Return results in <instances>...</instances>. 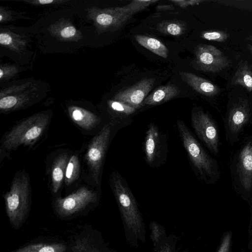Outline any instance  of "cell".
<instances>
[{
  "instance_id": "cell-1",
  "label": "cell",
  "mask_w": 252,
  "mask_h": 252,
  "mask_svg": "<svg viewBox=\"0 0 252 252\" xmlns=\"http://www.w3.org/2000/svg\"><path fill=\"white\" fill-rule=\"evenodd\" d=\"M110 183L120 211L127 242L137 247L146 240V227L136 200L127 184L117 171L112 173Z\"/></svg>"
},
{
  "instance_id": "cell-2",
  "label": "cell",
  "mask_w": 252,
  "mask_h": 252,
  "mask_svg": "<svg viewBox=\"0 0 252 252\" xmlns=\"http://www.w3.org/2000/svg\"><path fill=\"white\" fill-rule=\"evenodd\" d=\"M4 199L10 225L15 230L20 229L29 217L31 204L30 180L25 172L15 176Z\"/></svg>"
},
{
  "instance_id": "cell-3",
  "label": "cell",
  "mask_w": 252,
  "mask_h": 252,
  "mask_svg": "<svg viewBox=\"0 0 252 252\" xmlns=\"http://www.w3.org/2000/svg\"><path fill=\"white\" fill-rule=\"evenodd\" d=\"M49 122V116L43 113L27 118L5 134L1 140V148L10 151L21 145L35 142L43 135Z\"/></svg>"
},
{
  "instance_id": "cell-4",
  "label": "cell",
  "mask_w": 252,
  "mask_h": 252,
  "mask_svg": "<svg viewBox=\"0 0 252 252\" xmlns=\"http://www.w3.org/2000/svg\"><path fill=\"white\" fill-rule=\"evenodd\" d=\"M98 193L86 187H81L64 197L54 199L53 208L55 214L61 220H69L86 215L97 205Z\"/></svg>"
},
{
  "instance_id": "cell-5",
  "label": "cell",
  "mask_w": 252,
  "mask_h": 252,
  "mask_svg": "<svg viewBox=\"0 0 252 252\" xmlns=\"http://www.w3.org/2000/svg\"><path fill=\"white\" fill-rule=\"evenodd\" d=\"M178 129L184 148L196 170L206 181L215 175L213 161L194 137L185 124L177 122Z\"/></svg>"
},
{
  "instance_id": "cell-6",
  "label": "cell",
  "mask_w": 252,
  "mask_h": 252,
  "mask_svg": "<svg viewBox=\"0 0 252 252\" xmlns=\"http://www.w3.org/2000/svg\"><path fill=\"white\" fill-rule=\"evenodd\" d=\"M111 130V124L104 126L92 139L85 155L91 177L97 186L100 184L101 169L110 141Z\"/></svg>"
},
{
  "instance_id": "cell-7",
  "label": "cell",
  "mask_w": 252,
  "mask_h": 252,
  "mask_svg": "<svg viewBox=\"0 0 252 252\" xmlns=\"http://www.w3.org/2000/svg\"><path fill=\"white\" fill-rule=\"evenodd\" d=\"M68 243L69 252H116L105 241L102 233L91 224L84 225Z\"/></svg>"
},
{
  "instance_id": "cell-8",
  "label": "cell",
  "mask_w": 252,
  "mask_h": 252,
  "mask_svg": "<svg viewBox=\"0 0 252 252\" xmlns=\"http://www.w3.org/2000/svg\"><path fill=\"white\" fill-rule=\"evenodd\" d=\"M193 67L206 72H220L229 66L231 61L216 46L205 44L197 45L194 51Z\"/></svg>"
},
{
  "instance_id": "cell-9",
  "label": "cell",
  "mask_w": 252,
  "mask_h": 252,
  "mask_svg": "<svg viewBox=\"0 0 252 252\" xmlns=\"http://www.w3.org/2000/svg\"><path fill=\"white\" fill-rule=\"evenodd\" d=\"M192 126L198 137L212 152L219 151V134L217 127L209 115L202 110L192 112Z\"/></svg>"
},
{
  "instance_id": "cell-10",
  "label": "cell",
  "mask_w": 252,
  "mask_h": 252,
  "mask_svg": "<svg viewBox=\"0 0 252 252\" xmlns=\"http://www.w3.org/2000/svg\"><path fill=\"white\" fill-rule=\"evenodd\" d=\"M155 82V78L142 79L130 87L117 93L114 98L136 109L143 103Z\"/></svg>"
},
{
  "instance_id": "cell-11",
  "label": "cell",
  "mask_w": 252,
  "mask_h": 252,
  "mask_svg": "<svg viewBox=\"0 0 252 252\" xmlns=\"http://www.w3.org/2000/svg\"><path fill=\"white\" fill-rule=\"evenodd\" d=\"M10 252H69L68 242L46 239L33 241Z\"/></svg>"
},
{
  "instance_id": "cell-12",
  "label": "cell",
  "mask_w": 252,
  "mask_h": 252,
  "mask_svg": "<svg viewBox=\"0 0 252 252\" xmlns=\"http://www.w3.org/2000/svg\"><path fill=\"white\" fill-rule=\"evenodd\" d=\"M183 81L194 90L207 96L216 95L220 91L219 87L212 82L195 74L187 72L180 73Z\"/></svg>"
},
{
  "instance_id": "cell-13",
  "label": "cell",
  "mask_w": 252,
  "mask_h": 252,
  "mask_svg": "<svg viewBox=\"0 0 252 252\" xmlns=\"http://www.w3.org/2000/svg\"><path fill=\"white\" fill-rule=\"evenodd\" d=\"M239 171L243 187L247 190L252 187V144L248 143L239 155Z\"/></svg>"
},
{
  "instance_id": "cell-14",
  "label": "cell",
  "mask_w": 252,
  "mask_h": 252,
  "mask_svg": "<svg viewBox=\"0 0 252 252\" xmlns=\"http://www.w3.org/2000/svg\"><path fill=\"white\" fill-rule=\"evenodd\" d=\"M250 109L247 100L241 99L230 110L228 126L232 132H238L248 121Z\"/></svg>"
},
{
  "instance_id": "cell-15",
  "label": "cell",
  "mask_w": 252,
  "mask_h": 252,
  "mask_svg": "<svg viewBox=\"0 0 252 252\" xmlns=\"http://www.w3.org/2000/svg\"><path fill=\"white\" fill-rule=\"evenodd\" d=\"M160 140L158 127L151 124L146 133L144 148L146 161L149 164H152L159 154Z\"/></svg>"
},
{
  "instance_id": "cell-16",
  "label": "cell",
  "mask_w": 252,
  "mask_h": 252,
  "mask_svg": "<svg viewBox=\"0 0 252 252\" xmlns=\"http://www.w3.org/2000/svg\"><path fill=\"white\" fill-rule=\"evenodd\" d=\"M69 114L75 124L87 130L92 129L100 123L99 118L95 114L79 107L70 108Z\"/></svg>"
},
{
  "instance_id": "cell-17",
  "label": "cell",
  "mask_w": 252,
  "mask_h": 252,
  "mask_svg": "<svg viewBox=\"0 0 252 252\" xmlns=\"http://www.w3.org/2000/svg\"><path fill=\"white\" fill-rule=\"evenodd\" d=\"M180 92L178 87L174 84L161 86L147 96L143 104L154 105L164 103L177 96Z\"/></svg>"
},
{
  "instance_id": "cell-18",
  "label": "cell",
  "mask_w": 252,
  "mask_h": 252,
  "mask_svg": "<svg viewBox=\"0 0 252 252\" xmlns=\"http://www.w3.org/2000/svg\"><path fill=\"white\" fill-rule=\"evenodd\" d=\"M69 157L66 153L60 155L54 160L51 170L52 192L56 194L64 180L65 170Z\"/></svg>"
},
{
  "instance_id": "cell-19",
  "label": "cell",
  "mask_w": 252,
  "mask_h": 252,
  "mask_svg": "<svg viewBox=\"0 0 252 252\" xmlns=\"http://www.w3.org/2000/svg\"><path fill=\"white\" fill-rule=\"evenodd\" d=\"M233 85H240L248 92H252V67L246 60H242L238 64L232 78Z\"/></svg>"
},
{
  "instance_id": "cell-20",
  "label": "cell",
  "mask_w": 252,
  "mask_h": 252,
  "mask_svg": "<svg viewBox=\"0 0 252 252\" xmlns=\"http://www.w3.org/2000/svg\"><path fill=\"white\" fill-rule=\"evenodd\" d=\"M135 38L145 48L163 58H167L169 53L168 48L158 39L144 35H136Z\"/></svg>"
},
{
  "instance_id": "cell-21",
  "label": "cell",
  "mask_w": 252,
  "mask_h": 252,
  "mask_svg": "<svg viewBox=\"0 0 252 252\" xmlns=\"http://www.w3.org/2000/svg\"><path fill=\"white\" fill-rule=\"evenodd\" d=\"M80 161L78 156L73 155L69 158L64 177L66 185H70L76 181L79 176Z\"/></svg>"
},
{
  "instance_id": "cell-22",
  "label": "cell",
  "mask_w": 252,
  "mask_h": 252,
  "mask_svg": "<svg viewBox=\"0 0 252 252\" xmlns=\"http://www.w3.org/2000/svg\"><path fill=\"white\" fill-rule=\"evenodd\" d=\"M158 29L165 34L178 36L182 34L185 30L183 24L178 21H165L158 25Z\"/></svg>"
},
{
  "instance_id": "cell-23",
  "label": "cell",
  "mask_w": 252,
  "mask_h": 252,
  "mask_svg": "<svg viewBox=\"0 0 252 252\" xmlns=\"http://www.w3.org/2000/svg\"><path fill=\"white\" fill-rule=\"evenodd\" d=\"M150 228L151 236L154 246V251H155L167 236L164 228L155 221H151Z\"/></svg>"
},
{
  "instance_id": "cell-24",
  "label": "cell",
  "mask_w": 252,
  "mask_h": 252,
  "mask_svg": "<svg viewBox=\"0 0 252 252\" xmlns=\"http://www.w3.org/2000/svg\"><path fill=\"white\" fill-rule=\"evenodd\" d=\"M158 1V0H134L123 7L127 14L132 16L133 14L146 9L150 5Z\"/></svg>"
},
{
  "instance_id": "cell-25",
  "label": "cell",
  "mask_w": 252,
  "mask_h": 252,
  "mask_svg": "<svg viewBox=\"0 0 252 252\" xmlns=\"http://www.w3.org/2000/svg\"><path fill=\"white\" fill-rule=\"evenodd\" d=\"M201 36L209 41L223 42L229 37V34L222 31H208L202 32Z\"/></svg>"
},
{
  "instance_id": "cell-26",
  "label": "cell",
  "mask_w": 252,
  "mask_h": 252,
  "mask_svg": "<svg viewBox=\"0 0 252 252\" xmlns=\"http://www.w3.org/2000/svg\"><path fill=\"white\" fill-rule=\"evenodd\" d=\"M109 106L113 111L126 115H129L133 113L136 109L124 102L111 100L109 101Z\"/></svg>"
},
{
  "instance_id": "cell-27",
  "label": "cell",
  "mask_w": 252,
  "mask_h": 252,
  "mask_svg": "<svg viewBox=\"0 0 252 252\" xmlns=\"http://www.w3.org/2000/svg\"><path fill=\"white\" fill-rule=\"evenodd\" d=\"M154 252H177L175 239L171 236H167Z\"/></svg>"
},
{
  "instance_id": "cell-28",
  "label": "cell",
  "mask_w": 252,
  "mask_h": 252,
  "mask_svg": "<svg viewBox=\"0 0 252 252\" xmlns=\"http://www.w3.org/2000/svg\"><path fill=\"white\" fill-rule=\"evenodd\" d=\"M170 1L180 6L182 8H186L189 6L198 5L200 3L205 1L202 0H171Z\"/></svg>"
},
{
  "instance_id": "cell-29",
  "label": "cell",
  "mask_w": 252,
  "mask_h": 252,
  "mask_svg": "<svg viewBox=\"0 0 252 252\" xmlns=\"http://www.w3.org/2000/svg\"><path fill=\"white\" fill-rule=\"evenodd\" d=\"M231 238L230 233H228L223 237L218 252H229Z\"/></svg>"
},
{
  "instance_id": "cell-30",
  "label": "cell",
  "mask_w": 252,
  "mask_h": 252,
  "mask_svg": "<svg viewBox=\"0 0 252 252\" xmlns=\"http://www.w3.org/2000/svg\"><path fill=\"white\" fill-rule=\"evenodd\" d=\"M75 33V28L72 26H69L65 27L61 31V35L63 38H69L74 36Z\"/></svg>"
},
{
  "instance_id": "cell-31",
  "label": "cell",
  "mask_w": 252,
  "mask_h": 252,
  "mask_svg": "<svg viewBox=\"0 0 252 252\" xmlns=\"http://www.w3.org/2000/svg\"><path fill=\"white\" fill-rule=\"evenodd\" d=\"M12 37L5 32H1L0 34V43L1 45H7L12 42Z\"/></svg>"
},
{
  "instance_id": "cell-32",
  "label": "cell",
  "mask_w": 252,
  "mask_h": 252,
  "mask_svg": "<svg viewBox=\"0 0 252 252\" xmlns=\"http://www.w3.org/2000/svg\"><path fill=\"white\" fill-rule=\"evenodd\" d=\"M173 8L172 5H160L157 6V9L159 10H167Z\"/></svg>"
},
{
  "instance_id": "cell-33",
  "label": "cell",
  "mask_w": 252,
  "mask_h": 252,
  "mask_svg": "<svg viewBox=\"0 0 252 252\" xmlns=\"http://www.w3.org/2000/svg\"><path fill=\"white\" fill-rule=\"evenodd\" d=\"M54 1L52 0H38V2L42 4H49L53 2Z\"/></svg>"
},
{
  "instance_id": "cell-34",
  "label": "cell",
  "mask_w": 252,
  "mask_h": 252,
  "mask_svg": "<svg viewBox=\"0 0 252 252\" xmlns=\"http://www.w3.org/2000/svg\"><path fill=\"white\" fill-rule=\"evenodd\" d=\"M247 49L249 51L251 55L252 56V45L251 44H248L247 45Z\"/></svg>"
},
{
  "instance_id": "cell-35",
  "label": "cell",
  "mask_w": 252,
  "mask_h": 252,
  "mask_svg": "<svg viewBox=\"0 0 252 252\" xmlns=\"http://www.w3.org/2000/svg\"><path fill=\"white\" fill-rule=\"evenodd\" d=\"M246 40L252 42V32L246 38Z\"/></svg>"
}]
</instances>
